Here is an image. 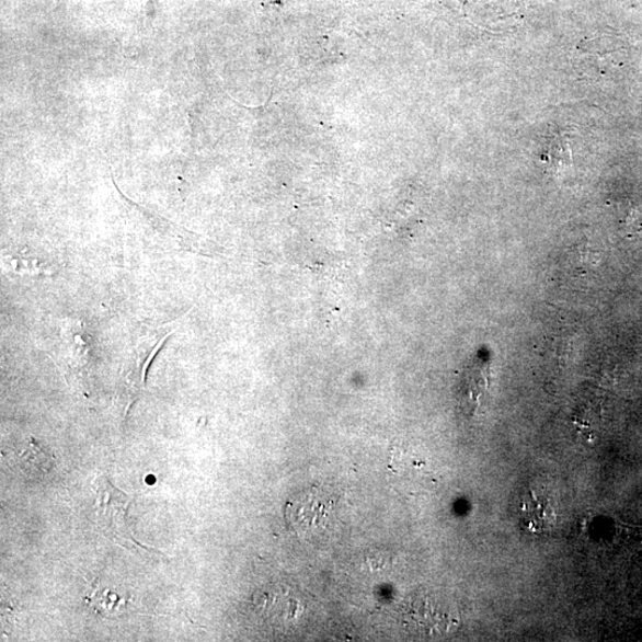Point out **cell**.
<instances>
[{
  "label": "cell",
  "mask_w": 642,
  "mask_h": 642,
  "mask_svg": "<svg viewBox=\"0 0 642 642\" xmlns=\"http://www.w3.org/2000/svg\"><path fill=\"white\" fill-rule=\"evenodd\" d=\"M520 521L530 534L551 532L557 524V511L552 498L535 491L527 493L521 501Z\"/></svg>",
  "instance_id": "2"
},
{
  "label": "cell",
  "mask_w": 642,
  "mask_h": 642,
  "mask_svg": "<svg viewBox=\"0 0 642 642\" xmlns=\"http://www.w3.org/2000/svg\"><path fill=\"white\" fill-rule=\"evenodd\" d=\"M332 511L331 497L313 488L290 498L285 513L288 527L303 539L325 529L330 524Z\"/></svg>",
  "instance_id": "1"
}]
</instances>
